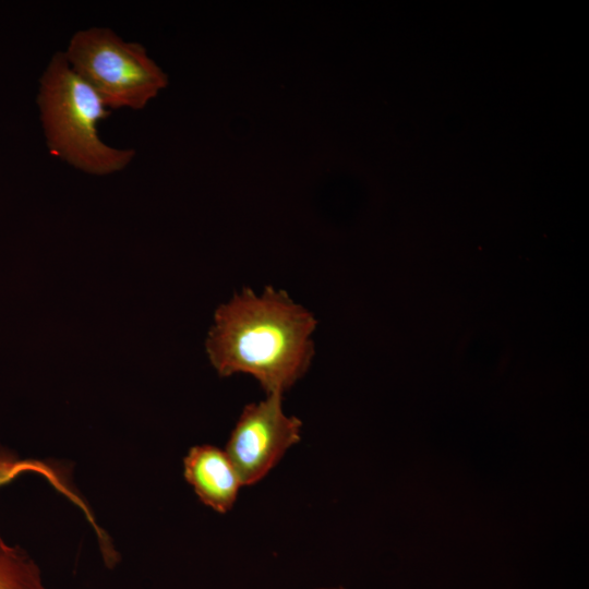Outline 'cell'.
I'll return each mask as SVG.
<instances>
[{
	"instance_id": "1",
	"label": "cell",
	"mask_w": 589,
	"mask_h": 589,
	"mask_svg": "<svg viewBox=\"0 0 589 589\" xmlns=\"http://www.w3.org/2000/svg\"><path fill=\"white\" fill-rule=\"evenodd\" d=\"M315 326L285 291L244 288L215 312L207 352L219 375L249 374L266 394H284L311 364Z\"/></svg>"
},
{
	"instance_id": "4",
	"label": "cell",
	"mask_w": 589,
	"mask_h": 589,
	"mask_svg": "<svg viewBox=\"0 0 589 589\" xmlns=\"http://www.w3.org/2000/svg\"><path fill=\"white\" fill-rule=\"evenodd\" d=\"M302 422L287 416L283 394H266L265 399L245 406L226 445L243 486L261 481L300 441Z\"/></svg>"
},
{
	"instance_id": "6",
	"label": "cell",
	"mask_w": 589,
	"mask_h": 589,
	"mask_svg": "<svg viewBox=\"0 0 589 589\" xmlns=\"http://www.w3.org/2000/svg\"><path fill=\"white\" fill-rule=\"evenodd\" d=\"M26 473L40 474L58 492L82 509L86 517L92 515L84 501L70 486L60 470L43 460L23 458L16 452L0 444V489Z\"/></svg>"
},
{
	"instance_id": "3",
	"label": "cell",
	"mask_w": 589,
	"mask_h": 589,
	"mask_svg": "<svg viewBox=\"0 0 589 589\" xmlns=\"http://www.w3.org/2000/svg\"><path fill=\"white\" fill-rule=\"evenodd\" d=\"M63 55L109 110L144 109L168 85L167 74L143 45L108 27L75 32Z\"/></svg>"
},
{
	"instance_id": "7",
	"label": "cell",
	"mask_w": 589,
	"mask_h": 589,
	"mask_svg": "<svg viewBox=\"0 0 589 589\" xmlns=\"http://www.w3.org/2000/svg\"><path fill=\"white\" fill-rule=\"evenodd\" d=\"M0 589H50L35 560L22 546L9 544L1 532Z\"/></svg>"
},
{
	"instance_id": "2",
	"label": "cell",
	"mask_w": 589,
	"mask_h": 589,
	"mask_svg": "<svg viewBox=\"0 0 589 589\" xmlns=\"http://www.w3.org/2000/svg\"><path fill=\"white\" fill-rule=\"evenodd\" d=\"M37 106L49 152L75 169L95 176L123 170L133 148L101 141L97 125L111 116L97 93L56 52L39 79Z\"/></svg>"
},
{
	"instance_id": "5",
	"label": "cell",
	"mask_w": 589,
	"mask_h": 589,
	"mask_svg": "<svg viewBox=\"0 0 589 589\" xmlns=\"http://www.w3.org/2000/svg\"><path fill=\"white\" fill-rule=\"evenodd\" d=\"M183 476L200 501L219 514L232 508L243 486L225 449L209 444L189 449L183 458Z\"/></svg>"
},
{
	"instance_id": "8",
	"label": "cell",
	"mask_w": 589,
	"mask_h": 589,
	"mask_svg": "<svg viewBox=\"0 0 589 589\" xmlns=\"http://www.w3.org/2000/svg\"><path fill=\"white\" fill-rule=\"evenodd\" d=\"M315 589H348V588L337 586V587H321V588H315Z\"/></svg>"
}]
</instances>
